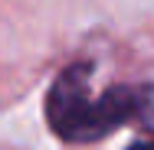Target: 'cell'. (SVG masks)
<instances>
[{
    "label": "cell",
    "mask_w": 154,
    "mask_h": 150,
    "mask_svg": "<svg viewBox=\"0 0 154 150\" xmlns=\"http://www.w3.org/2000/svg\"><path fill=\"white\" fill-rule=\"evenodd\" d=\"M89 75L92 69L85 62H75L53 82L46 95L49 127L62 140H72V144L98 140L148 108V91L138 88H112L105 95H92Z\"/></svg>",
    "instance_id": "cell-1"
},
{
    "label": "cell",
    "mask_w": 154,
    "mask_h": 150,
    "mask_svg": "<svg viewBox=\"0 0 154 150\" xmlns=\"http://www.w3.org/2000/svg\"><path fill=\"white\" fill-rule=\"evenodd\" d=\"M128 150H154V140H138V144H131Z\"/></svg>",
    "instance_id": "cell-2"
}]
</instances>
